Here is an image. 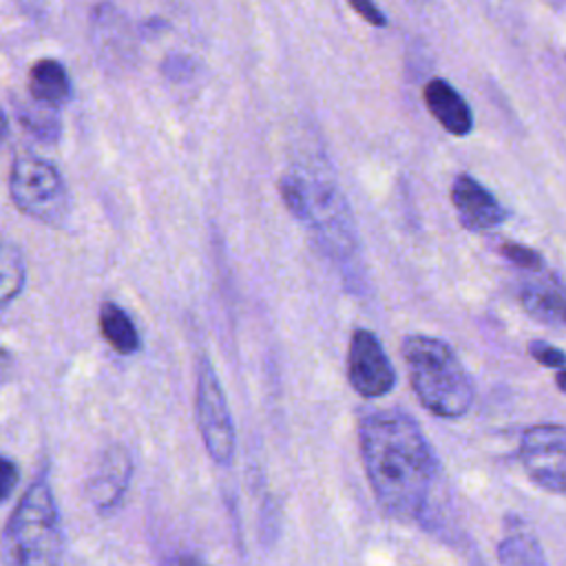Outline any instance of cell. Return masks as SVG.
Instances as JSON below:
<instances>
[{"instance_id":"9a60e30c","label":"cell","mask_w":566,"mask_h":566,"mask_svg":"<svg viewBox=\"0 0 566 566\" xmlns=\"http://www.w3.org/2000/svg\"><path fill=\"white\" fill-rule=\"evenodd\" d=\"M497 559L500 566H546L539 542L520 520L509 522L497 544Z\"/></svg>"},{"instance_id":"30bf717a","label":"cell","mask_w":566,"mask_h":566,"mask_svg":"<svg viewBox=\"0 0 566 566\" xmlns=\"http://www.w3.org/2000/svg\"><path fill=\"white\" fill-rule=\"evenodd\" d=\"M451 201L460 223L471 232L493 230L506 219V210L495 199V195L471 175L455 177L451 186Z\"/></svg>"},{"instance_id":"52a82bcc","label":"cell","mask_w":566,"mask_h":566,"mask_svg":"<svg viewBox=\"0 0 566 566\" xmlns=\"http://www.w3.org/2000/svg\"><path fill=\"white\" fill-rule=\"evenodd\" d=\"M520 460L537 486L566 495V427L535 424L526 429L520 440Z\"/></svg>"},{"instance_id":"ac0fdd59","label":"cell","mask_w":566,"mask_h":566,"mask_svg":"<svg viewBox=\"0 0 566 566\" xmlns=\"http://www.w3.org/2000/svg\"><path fill=\"white\" fill-rule=\"evenodd\" d=\"M500 250H502V254H504L511 263H515L517 268H522V270H526V272H539L542 265H544L542 256H539L533 248H528V245H522V243H504Z\"/></svg>"},{"instance_id":"3957f363","label":"cell","mask_w":566,"mask_h":566,"mask_svg":"<svg viewBox=\"0 0 566 566\" xmlns=\"http://www.w3.org/2000/svg\"><path fill=\"white\" fill-rule=\"evenodd\" d=\"M402 358L420 405L438 418H462L473 405V382L451 345L429 334L402 340Z\"/></svg>"},{"instance_id":"4fadbf2b","label":"cell","mask_w":566,"mask_h":566,"mask_svg":"<svg viewBox=\"0 0 566 566\" xmlns=\"http://www.w3.org/2000/svg\"><path fill=\"white\" fill-rule=\"evenodd\" d=\"M29 93L35 102L60 108L71 99V80L57 60H40L29 71Z\"/></svg>"},{"instance_id":"5b68a950","label":"cell","mask_w":566,"mask_h":566,"mask_svg":"<svg viewBox=\"0 0 566 566\" xmlns=\"http://www.w3.org/2000/svg\"><path fill=\"white\" fill-rule=\"evenodd\" d=\"M9 192L13 203L40 223L57 226L69 214V190L60 170L38 155H15Z\"/></svg>"},{"instance_id":"2e32d148","label":"cell","mask_w":566,"mask_h":566,"mask_svg":"<svg viewBox=\"0 0 566 566\" xmlns=\"http://www.w3.org/2000/svg\"><path fill=\"white\" fill-rule=\"evenodd\" d=\"M0 272H2V283H0V298L2 307H7L13 298L20 296L24 281H27V265L24 256L18 245L4 243L2 248V259H0Z\"/></svg>"},{"instance_id":"e0dca14e","label":"cell","mask_w":566,"mask_h":566,"mask_svg":"<svg viewBox=\"0 0 566 566\" xmlns=\"http://www.w3.org/2000/svg\"><path fill=\"white\" fill-rule=\"evenodd\" d=\"M53 111H55L53 106L33 99V106L22 108L20 117H22L24 128H29L35 137L53 142L57 137V133H60V122H57Z\"/></svg>"},{"instance_id":"ffe728a7","label":"cell","mask_w":566,"mask_h":566,"mask_svg":"<svg viewBox=\"0 0 566 566\" xmlns=\"http://www.w3.org/2000/svg\"><path fill=\"white\" fill-rule=\"evenodd\" d=\"M18 480H20L18 464L11 458H2V467H0V497H2V502H7L11 497Z\"/></svg>"},{"instance_id":"8992f818","label":"cell","mask_w":566,"mask_h":566,"mask_svg":"<svg viewBox=\"0 0 566 566\" xmlns=\"http://www.w3.org/2000/svg\"><path fill=\"white\" fill-rule=\"evenodd\" d=\"M195 411H197V429L201 433L206 451L217 464L230 467L234 460L237 433H234V422L230 416L226 391L208 356H203L197 367Z\"/></svg>"},{"instance_id":"5bb4252c","label":"cell","mask_w":566,"mask_h":566,"mask_svg":"<svg viewBox=\"0 0 566 566\" xmlns=\"http://www.w3.org/2000/svg\"><path fill=\"white\" fill-rule=\"evenodd\" d=\"M99 332L104 340L122 356L137 354L142 347V338L130 314L113 301H104L99 307Z\"/></svg>"},{"instance_id":"6da1fadb","label":"cell","mask_w":566,"mask_h":566,"mask_svg":"<svg viewBox=\"0 0 566 566\" xmlns=\"http://www.w3.org/2000/svg\"><path fill=\"white\" fill-rule=\"evenodd\" d=\"M358 447L385 515L400 522L420 520L438 478V460L413 416L398 407L367 411L358 422Z\"/></svg>"},{"instance_id":"7402d4cb","label":"cell","mask_w":566,"mask_h":566,"mask_svg":"<svg viewBox=\"0 0 566 566\" xmlns=\"http://www.w3.org/2000/svg\"><path fill=\"white\" fill-rule=\"evenodd\" d=\"M555 385H557L559 391L566 394V371H557V374H555Z\"/></svg>"},{"instance_id":"9c48e42d","label":"cell","mask_w":566,"mask_h":566,"mask_svg":"<svg viewBox=\"0 0 566 566\" xmlns=\"http://www.w3.org/2000/svg\"><path fill=\"white\" fill-rule=\"evenodd\" d=\"M133 458L126 447L111 444L102 451L93 475L88 478V500L99 515L115 513L130 486Z\"/></svg>"},{"instance_id":"7c38bea8","label":"cell","mask_w":566,"mask_h":566,"mask_svg":"<svg viewBox=\"0 0 566 566\" xmlns=\"http://www.w3.org/2000/svg\"><path fill=\"white\" fill-rule=\"evenodd\" d=\"M520 301L533 318L546 325H566V287L555 276L522 285Z\"/></svg>"},{"instance_id":"44dd1931","label":"cell","mask_w":566,"mask_h":566,"mask_svg":"<svg viewBox=\"0 0 566 566\" xmlns=\"http://www.w3.org/2000/svg\"><path fill=\"white\" fill-rule=\"evenodd\" d=\"M349 7L369 24L374 27H387L385 13L374 4V0H349Z\"/></svg>"},{"instance_id":"8fae6325","label":"cell","mask_w":566,"mask_h":566,"mask_svg":"<svg viewBox=\"0 0 566 566\" xmlns=\"http://www.w3.org/2000/svg\"><path fill=\"white\" fill-rule=\"evenodd\" d=\"M422 97H424L429 113L438 119V124L447 133H451L455 137H464L471 133L473 113H471L467 99L447 80H440V77L429 80L422 91Z\"/></svg>"},{"instance_id":"ba28073f","label":"cell","mask_w":566,"mask_h":566,"mask_svg":"<svg viewBox=\"0 0 566 566\" xmlns=\"http://www.w3.org/2000/svg\"><path fill=\"white\" fill-rule=\"evenodd\" d=\"M347 380L363 398H380L396 385V369L385 347L378 336L365 327H356L349 336Z\"/></svg>"},{"instance_id":"277c9868","label":"cell","mask_w":566,"mask_h":566,"mask_svg":"<svg viewBox=\"0 0 566 566\" xmlns=\"http://www.w3.org/2000/svg\"><path fill=\"white\" fill-rule=\"evenodd\" d=\"M4 557L9 566H62V517L46 473L31 482L9 517Z\"/></svg>"},{"instance_id":"603a6c76","label":"cell","mask_w":566,"mask_h":566,"mask_svg":"<svg viewBox=\"0 0 566 566\" xmlns=\"http://www.w3.org/2000/svg\"><path fill=\"white\" fill-rule=\"evenodd\" d=\"M164 566H179V559H177V557H172V559H168Z\"/></svg>"},{"instance_id":"7a4b0ae2","label":"cell","mask_w":566,"mask_h":566,"mask_svg":"<svg viewBox=\"0 0 566 566\" xmlns=\"http://www.w3.org/2000/svg\"><path fill=\"white\" fill-rule=\"evenodd\" d=\"M285 208L307 228L321 252L352 281L363 279V254L349 203L325 157H303L279 181Z\"/></svg>"},{"instance_id":"d6986e66","label":"cell","mask_w":566,"mask_h":566,"mask_svg":"<svg viewBox=\"0 0 566 566\" xmlns=\"http://www.w3.org/2000/svg\"><path fill=\"white\" fill-rule=\"evenodd\" d=\"M528 354L544 367L566 371V352H562L559 347H555L546 340H531L528 343Z\"/></svg>"}]
</instances>
